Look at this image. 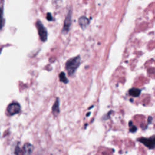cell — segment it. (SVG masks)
Masks as SVG:
<instances>
[{"instance_id": "6", "label": "cell", "mask_w": 155, "mask_h": 155, "mask_svg": "<svg viewBox=\"0 0 155 155\" xmlns=\"http://www.w3.org/2000/svg\"><path fill=\"white\" fill-rule=\"evenodd\" d=\"M78 22H79V24L80 25V26L82 28L84 29L90 23V21L89 19L84 16H81L79 18V20H78Z\"/></svg>"}, {"instance_id": "2", "label": "cell", "mask_w": 155, "mask_h": 155, "mask_svg": "<svg viewBox=\"0 0 155 155\" xmlns=\"http://www.w3.org/2000/svg\"><path fill=\"white\" fill-rule=\"evenodd\" d=\"M36 27L37 28L38 35L41 40L42 42L46 41L47 39V31L40 20H38L36 21Z\"/></svg>"}, {"instance_id": "4", "label": "cell", "mask_w": 155, "mask_h": 155, "mask_svg": "<svg viewBox=\"0 0 155 155\" xmlns=\"http://www.w3.org/2000/svg\"><path fill=\"white\" fill-rule=\"evenodd\" d=\"M138 140L150 149L155 148V136H151L150 138L140 137L138 139Z\"/></svg>"}, {"instance_id": "11", "label": "cell", "mask_w": 155, "mask_h": 155, "mask_svg": "<svg viewBox=\"0 0 155 155\" xmlns=\"http://www.w3.org/2000/svg\"><path fill=\"white\" fill-rule=\"evenodd\" d=\"M4 20L3 18V10L0 8V30L3 27Z\"/></svg>"}, {"instance_id": "8", "label": "cell", "mask_w": 155, "mask_h": 155, "mask_svg": "<svg viewBox=\"0 0 155 155\" xmlns=\"http://www.w3.org/2000/svg\"><path fill=\"white\" fill-rule=\"evenodd\" d=\"M141 90L137 88H132L129 90L128 93L130 96L133 97H138L140 94Z\"/></svg>"}, {"instance_id": "12", "label": "cell", "mask_w": 155, "mask_h": 155, "mask_svg": "<svg viewBox=\"0 0 155 155\" xmlns=\"http://www.w3.org/2000/svg\"><path fill=\"white\" fill-rule=\"evenodd\" d=\"M24 151L23 150H21V148H19L18 147H17L16 148V150H15V154L16 155H22L24 154Z\"/></svg>"}, {"instance_id": "1", "label": "cell", "mask_w": 155, "mask_h": 155, "mask_svg": "<svg viewBox=\"0 0 155 155\" xmlns=\"http://www.w3.org/2000/svg\"><path fill=\"white\" fill-rule=\"evenodd\" d=\"M81 57L77 56L69 59L65 63V69L69 76H73L80 65Z\"/></svg>"}, {"instance_id": "9", "label": "cell", "mask_w": 155, "mask_h": 155, "mask_svg": "<svg viewBox=\"0 0 155 155\" xmlns=\"http://www.w3.org/2000/svg\"><path fill=\"white\" fill-rule=\"evenodd\" d=\"M22 150H23L24 153H26L27 154H30L33 150V147L31 144H30L29 143H26L25 144H24Z\"/></svg>"}, {"instance_id": "14", "label": "cell", "mask_w": 155, "mask_h": 155, "mask_svg": "<svg viewBox=\"0 0 155 155\" xmlns=\"http://www.w3.org/2000/svg\"><path fill=\"white\" fill-rule=\"evenodd\" d=\"M46 18L48 21H52L53 20V17L51 15L50 13H47V16H46Z\"/></svg>"}, {"instance_id": "13", "label": "cell", "mask_w": 155, "mask_h": 155, "mask_svg": "<svg viewBox=\"0 0 155 155\" xmlns=\"http://www.w3.org/2000/svg\"><path fill=\"white\" fill-rule=\"evenodd\" d=\"M129 125H130V131L131 132H135L137 130L136 127H135L134 125H132V122H130Z\"/></svg>"}, {"instance_id": "3", "label": "cell", "mask_w": 155, "mask_h": 155, "mask_svg": "<svg viewBox=\"0 0 155 155\" xmlns=\"http://www.w3.org/2000/svg\"><path fill=\"white\" fill-rule=\"evenodd\" d=\"M71 16H72V12H71V10H70L64 20V26L62 30V33H67L69 31L70 27L71 24Z\"/></svg>"}, {"instance_id": "5", "label": "cell", "mask_w": 155, "mask_h": 155, "mask_svg": "<svg viewBox=\"0 0 155 155\" xmlns=\"http://www.w3.org/2000/svg\"><path fill=\"white\" fill-rule=\"evenodd\" d=\"M21 106L17 102H12L10 104L7 108V111L10 115H14L18 113L20 111Z\"/></svg>"}, {"instance_id": "15", "label": "cell", "mask_w": 155, "mask_h": 155, "mask_svg": "<svg viewBox=\"0 0 155 155\" xmlns=\"http://www.w3.org/2000/svg\"><path fill=\"white\" fill-rule=\"evenodd\" d=\"M1 50H0V53H1Z\"/></svg>"}, {"instance_id": "7", "label": "cell", "mask_w": 155, "mask_h": 155, "mask_svg": "<svg viewBox=\"0 0 155 155\" xmlns=\"http://www.w3.org/2000/svg\"><path fill=\"white\" fill-rule=\"evenodd\" d=\"M52 112L54 115H57L59 113V99L58 97L56 98L52 107Z\"/></svg>"}, {"instance_id": "10", "label": "cell", "mask_w": 155, "mask_h": 155, "mask_svg": "<svg viewBox=\"0 0 155 155\" xmlns=\"http://www.w3.org/2000/svg\"><path fill=\"white\" fill-rule=\"evenodd\" d=\"M59 81L62 82L64 84H67L68 82V79L66 78L65 74L64 72H61L60 74H59Z\"/></svg>"}]
</instances>
